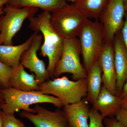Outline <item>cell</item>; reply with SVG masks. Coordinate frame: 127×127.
Instances as JSON below:
<instances>
[{
    "label": "cell",
    "mask_w": 127,
    "mask_h": 127,
    "mask_svg": "<svg viewBox=\"0 0 127 127\" xmlns=\"http://www.w3.org/2000/svg\"><path fill=\"white\" fill-rule=\"evenodd\" d=\"M51 12L43 11L37 16L29 19L30 27L35 32H40L43 36L41 55L48 59L47 69L51 77H53L56 66L61 57L63 39L57 33L51 23Z\"/></svg>",
    "instance_id": "1"
},
{
    "label": "cell",
    "mask_w": 127,
    "mask_h": 127,
    "mask_svg": "<svg viewBox=\"0 0 127 127\" xmlns=\"http://www.w3.org/2000/svg\"><path fill=\"white\" fill-rule=\"evenodd\" d=\"M2 100L0 109L5 113H14L20 110L35 113L34 108L30 106L40 103H49L58 108L67 104L63 100L40 91H26L9 87L1 90Z\"/></svg>",
    "instance_id": "2"
},
{
    "label": "cell",
    "mask_w": 127,
    "mask_h": 127,
    "mask_svg": "<svg viewBox=\"0 0 127 127\" xmlns=\"http://www.w3.org/2000/svg\"><path fill=\"white\" fill-rule=\"evenodd\" d=\"M78 36L83 66L87 72L97 61L104 43L101 23L97 21H93L88 19L80 30Z\"/></svg>",
    "instance_id": "3"
},
{
    "label": "cell",
    "mask_w": 127,
    "mask_h": 127,
    "mask_svg": "<svg viewBox=\"0 0 127 127\" xmlns=\"http://www.w3.org/2000/svg\"><path fill=\"white\" fill-rule=\"evenodd\" d=\"M88 19L75 4H66L51 12V21L53 28L63 39L78 36L80 30Z\"/></svg>",
    "instance_id": "4"
},
{
    "label": "cell",
    "mask_w": 127,
    "mask_h": 127,
    "mask_svg": "<svg viewBox=\"0 0 127 127\" xmlns=\"http://www.w3.org/2000/svg\"><path fill=\"white\" fill-rule=\"evenodd\" d=\"M40 91L63 100L67 104L78 102L86 97V79L71 81L66 76L49 79L39 84Z\"/></svg>",
    "instance_id": "5"
},
{
    "label": "cell",
    "mask_w": 127,
    "mask_h": 127,
    "mask_svg": "<svg viewBox=\"0 0 127 127\" xmlns=\"http://www.w3.org/2000/svg\"><path fill=\"white\" fill-rule=\"evenodd\" d=\"M63 43L62 53L55 67L53 77L69 73L75 80L86 78V71L80 60L81 49L79 39L77 37L63 39Z\"/></svg>",
    "instance_id": "6"
},
{
    "label": "cell",
    "mask_w": 127,
    "mask_h": 127,
    "mask_svg": "<svg viewBox=\"0 0 127 127\" xmlns=\"http://www.w3.org/2000/svg\"><path fill=\"white\" fill-rule=\"evenodd\" d=\"M38 8H19L8 5L3 10L4 15L0 18V45H12L13 37L27 19L33 17Z\"/></svg>",
    "instance_id": "7"
},
{
    "label": "cell",
    "mask_w": 127,
    "mask_h": 127,
    "mask_svg": "<svg viewBox=\"0 0 127 127\" xmlns=\"http://www.w3.org/2000/svg\"><path fill=\"white\" fill-rule=\"evenodd\" d=\"M125 10L123 0H108L100 17L104 42H113L114 37L124 24Z\"/></svg>",
    "instance_id": "8"
},
{
    "label": "cell",
    "mask_w": 127,
    "mask_h": 127,
    "mask_svg": "<svg viewBox=\"0 0 127 127\" xmlns=\"http://www.w3.org/2000/svg\"><path fill=\"white\" fill-rule=\"evenodd\" d=\"M37 32L30 48L22 56L20 63L32 72H34L36 79L39 84L50 79V73L46 68L45 64L37 56V52L42 45L43 36Z\"/></svg>",
    "instance_id": "9"
},
{
    "label": "cell",
    "mask_w": 127,
    "mask_h": 127,
    "mask_svg": "<svg viewBox=\"0 0 127 127\" xmlns=\"http://www.w3.org/2000/svg\"><path fill=\"white\" fill-rule=\"evenodd\" d=\"M33 108L35 113L23 111L20 115L29 120L35 127H69L63 109L50 111L38 104Z\"/></svg>",
    "instance_id": "10"
},
{
    "label": "cell",
    "mask_w": 127,
    "mask_h": 127,
    "mask_svg": "<svg viewBox=\"0 0 127 127\" xmlns=\"http://www.w3.org/2000/svg\"><path fill=\"white\" fill-rule=\"evenodd\" d=\"M97 61L101 67L103 86L111 93L117 95V76L113 42H104Z\"/></svg>",
    "instance_id": "11"
},
{
    "label": "cell",
    "mask_w": 127,
    "mask_h": 127,
    "mask_svg": "<svg viewBox=\"0 0 127 127\" xmlns=\"http://www.w3.org/2000/svg\"><path fill=\"white\" fill-rule=\"evenodd\" d=\"M113 45L117 76L116 95L120 96L127 78V51L123 41L121 31L115 36Z\"/></svg>",
    "instance_id": "12"
},
{
    "label": "cell",
    "mask_w": 127,
    "mask_h": 127,
    "mask_svg": "<svg viewBox=\"0 0 127 127\" xmlns=\"http://www.w3.org/2000/svg\"><path fill=\"white\" fill-rule=\"evenodd\" d=\"M85 98L78 102L65 105L62 108L69 127H89V107Z\"/></svg>",
    "instance_id": "13"
},
{
    "label": "cell",
    "mask_w": 127,
    "mask_h": 127,
    "mask_svg": "<svg viewBox=\"0 0 127 127\" xmlns=\"http://www.w3.org/2000/svg\"><path fill=\"white\" fill-rule=\"evenodd\" d=\"M122 100L121 97L114 95L102 85L92 107L99 112L103 119L105 118L115 117L121 108Z\"/></svg>",
    "instance_id": "14"
},
{
    "label": "cell",
    "mask_w": 127,
    "mask_h": 127,
    "mask_svg": "<svg viewBox=\"0 0 127 127\" xmlns=\"http://www.w3.org/2000/svg\"><path fill=\"white\" fill-rule=\"evenodd\" d=\"M9 83L10 87L17 90L40 91L39 83L36 79L35 74H30L27 72L20 63L13 68Z\"/></svg>",
    "instance_id": "15"
},
{
    "label": "cell",
    "mask_w": 127,
    "mask_h": 127,
    "mask_svg": "<svg viewBox=\"0 0 127 127\" xmlns=\"http://www.w3.org/2000/svg\"><path fill=\"white\" fill-rule=\"evenodd\" d=\"M38 32H35L27 40L18 45H0V60L12 68L18 66L20 62L22 56L30 48Z\"/></svg>",
    "instance_id": "16"
},
{
    "label": "cell",
    "mask_w": 127,
    "mask_h": 127,
    "mask_svg": "<svg viewBox=\"0 0 127 127\" xmlns=\"http://www.w3.org/2000/svg\"><path fill=\"white\" fill-rule=\"evenodd\" d=\"M86 79L87 94L85 98L93 105L97 99L102 87V70L97 61L87 72Z\"/></svg>",
    "instance_id": "17"
},
{
    "label": "cell",
    "mask_w": 127,
    "mask_h": 127,
    "mask_svg": "<svg viewBox=\"0 0 127 127\" xmlns=\"http://www.w3.org/2000/svg\"><path fill=\"white\" fill-rule=\"evenodd\" d=\"M7 4L14 7H35L52 12L67 3L65 0H9Z\"/></svg>",
    "instance_id": "18"
},
{
    "label": "cell",
    "mask_w": 127,
    "mask_h": 127,
    "mask_svg": "<svg viewBox=\"0 0 127 127\" xmlns=\"http://www.w3.org/2000/svg\"><path fill=\"white\" fill-rule=\"evenodd\" d=\"M108 0H76L75 4L88 18H100Z\"/></svg>",
    "instance_id": "19"
},
{
    "label": "cell",
    "mask_w": 127,
    "mask_h": 127,
    "mask_svg": "<svg viewBox=\"0 0 127 127\" xmlns=\"http://www.w3.org/2000/svg\"><path fill=\"white\" fill-rule=\"evenodd\" d=\"M12 70L13 68L0 60V86L3 88L10 87L9 79L12 73Z\"/></svg>",
    "instance_id": "20"
},
{
    "label": "cell",
    "mask_w": 127,
    "mask_h": 127,
    "mask_svg": "<svg viewBox=\"0 0 127 127\" xmlns=\"http://www.w3.org/2000/svg\"><path fill=\"white\" fill-rule=\"evenodd\" d=\"M89 127H104L103 118L99 112L93 107L89 112Z\"/></svg>",
    "instance_id": "21"
},
{
    "label": "cell",
    "mask_w": 127,
    "mask_h": 127,
    "mask_svg": "<svg viewBox=\"0 0 127 127\" xmlns=\"http://www.w3.org/2000/svg\"><path fill=\"white\" fill-rule=\"evenodd\" d=\"M14 113H5L3 127H26L23 122L17 118Z\"/></svg>",
    "instance_id": "22"
},
{
    "label": "cell",
    "mask_w": 127,
    "mask_h": 127,
    "mask_svg": "<svg viewBox=\"0 0 127 127\" xmlns=\"http://www.w3.org/2000/svg\"><path fill=\"white\" fill-rule=\"evenodd\" d=\"M115 117L124 127H127V109H121Z\"/></svg>",
    "instance_id": "23"
},
{
    "label": "cell",
    "mask_w": 127,
    "mask_h": 127,
    "mask_svg": "<svg viewBox=\"0 0 127 127\" xmlns=\"http://www.w3.org/2000/svg\"><path fill=\"white\" fill-rule=\"evenodd\" d=\"M105 127H124L115 117L105 118L103 119Z\"/></svg>",
    "instance_id": "24"
},
{
    "label": "cell",
    "mask_w": 127,
    "mask_h": 127,
    "mask_svg": "<svg viewBox=\"0 0 127 127\" xmlns=\"http://www.w3.org/2000/svg\"><path fill=\"white\" fill-rule=\"evenodd\" d=\"M125 20L122 28L121 30V34L124 43L127 51V15H125Z\"/></svg>",
    "instance_id": "25"
},
{
    "label": "cell",
    "mask_w": 127,
    "mask_h": 127,
    "mask_svg": "<svg viewBox=\"0 0 127 127\" xmlns=\"http://www.w3.org/2000/svg\"><path fill=\"white\" fill-rule=\"evenodd\" d=\"M120 96L122 99L127 96V78L124 84V86L123 87Z\"/></svg>",
    "instance_id": "26"
},
{
    "label": "cell",
    "mask_w": 127,
    "mask_h": 127,
    "mask_svg": "<svg viewBox=\"0 0 127 127\" xmlns=\"http://www.w3.org/2000/svg\"><path fill=\"white\" fill-rule=\"evenodd\" d=\"M121 108L127 109V96L122 99L121 103Z\"/></svg>",
    "instance_id": "27"
},
{
    "label": "cell",
    "mask_w": 127,
    "mask_h": 127,
    "mask_svg": "<svg viewBox=\"0 0 127 127\" xmlns=\"http://www.w3.org/2000/svg\"><path fill=\"white\" fill-rule=\"evenodd\" d=\"M4 113L0 109V127H3V122Z\"/></svg>",
    "instance_id": "28"
},
{
    "label": "cell",
    "mask_w": 127,
    "mask_h": 127,
    "mask_svg": "<svg viewBox=\"0 0 127 127\" xmlns=\"http://www.w3.org/2000/svg\"><path fill=\"white\" fill-rule=\"evenodd\" d=\"M9 0H0V10L2 9V7L5 4L8 3Z\"/></svg>",
    "instance_id": "29"
},
{
    "label": "cell",
    "mask_w": 127,
    "mask_h": 127,
    "mask_svg": "<svg viewBox=\"0 0 127 127\" xmlns=\"http://www.w3.org/2000/svg\"><path fill=\"white\" fill-rule=\"evenodd\" d=\"M125 14L127 15V0H123Z\"/></svg>",
    "instance_id": "30"
},
{
    "label": "cell",
    "mask_w": 127,
    "mask_h": 127,
    "mask_svg": "<svg viewBox=\"0 0 127 127\" xmlns=\"http://www.w3.org/2000/svg\"><path fill=\"white\" fill-rule=\"evenodd\" d=\"M1 90H2V89H0V105L1 104L2 100V93H1Z\"/></svg>",
    "instance_id": "31"
},
{
    "label": "cell",
    "mask_w": 127,
    "mask_h": 127,
    "mask_svg": "<svg viewBox=\"0 0 127 127\" xmlns=\"http://www.w3.org/2000/svg\"><path fill=\"white\" fill-rule=\"evenodd\" d=\"M4 11H3L2 9H1V10H0V16L3 13H4Z\"/></svg>",
    "instance_id": "32"
},
{
    "label": "cell",
    "mask_w": 127,
    "mask_h": 127,
    "mask_svg": "<svg viewBox=\"0 0 127 127\" xmlns=\"http://www.w3.org/2000/svg\"><path fill=\"white\" fill-rule=\"evenodd\" d=\"M68 0L70 1H72V2H73V1H76V0Z\"/></svg>",
    "instance_id": "33"
}]
</instances>
